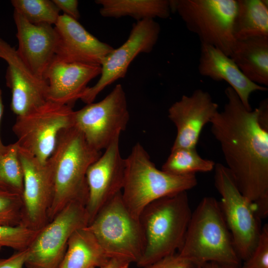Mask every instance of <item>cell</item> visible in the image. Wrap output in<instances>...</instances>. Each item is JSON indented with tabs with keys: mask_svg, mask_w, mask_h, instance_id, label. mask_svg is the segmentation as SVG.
<instances>
[{
	"mask_svg": "<svg viewBox=\"0 0 268 268\" xmlns=\"http://www.w3.org/2000/svg\"><path fill=\"white\" fill-rule=\"evenodd\" d=\"M85 206L80 201L70 202L38 231L28 248L26 268H60L71 235L89 224Z\"/></svg>",
	"mask_w": 268,
	"mask_h": 268,
	"instance_id": "obj_11",
	"label": "cell"
},
{
	"mask_svg": "<svg viewBox=\"0 0 268 268\" xmlns=\"http://www.w3.org/2000/svg\"><path fill=\"white\" fill-rule=\"evenodd\" d=\"M126 168L122 197L135 218L151 202L160 198L187 192L198 184L196 174L178 176L157 169L139 142L125 159Z\"/></svg>",
	"mask_w": 268,
	"mask_h": 268,
	"instance_id": "obj_5",
	"label": "cell"
},
{
	"mask_svg": "<svg viewBox=\"0 0 268 268\" xmlns=\"http://www.w3.org/2000/svg\"><path fill=\"white\" fill-rule=\"evenodd\" d=\"M60 10L64 14L78 20L80 13L78 8V1L76 0H52Z\"/></svg>",
	"mask_w": 268,
	"mask_h": 268,
	"instance_id": "obj_33",
	"label": "cell"
},
{
	"mask_svg": "<svg viewBox=\"0 0 268 268\" xmlns=\"http://www.w3.org/2000/svg\"><path fill=\"white\" fill-rule=\"evenodd\" d=\"M241 268H268V225L262 228L256 247L249 257L242 263Z\"/></svg>",
	"mask_w": 268,
	"mask_h": 268,
	"instance_id": "obj_30",
	"label": "cell"
},
{
	"mask_svg": "<svg viewBox=\"0 0 268 268\" xmlns=\"http://www.w3.org/2000/svg\"><path fill=\"white\" fill-rule=\"evenodd\" d=\"M178 253L201 267L213 262L224 268H241L242 262L219 202L215 198H203L192 212L183 244Z\"/></svg>",
	"mask_w": 268,
	"mask_h": 268,
	"instance_id": "obj_2",
	"label": "cell"
},
{
	"mask_svg": "<svg viewBox=\"0 0 268 268\" xmlns=\"http://www.w3.org/2000/svg\"><path fill=\"white\" fill-rule=\"evenodd\" d=\"M13 19L19 56L36 76L45 80V73L55 57L57 35L54 27L31 24L14 10Z\"/></svg>",
	"mask_w": 268,
	"mask_h": 268,
	"instance_id": "obj_18",
	"label": "cell"
},
{
	"mask_svg": "<svg viewBox=\"0 0 268 268\" xmlns=\"http://www.w3.org/2000/svg\"><path fill=\"white\" fill-rule=\"evenodd\" d=\"M142 268H201L178 253L163 257Z\"/></svg>",
	"mask_w": 268,
	"mask_h": 268,
	"instance_id": "obj_31",
	"label": "cell"
},
{
	"mask_svg": "<svg viewBox=\"0 0 268 268\" xmlns=\"http://www.w3.org/2000/svg\"><path fill=\"white\" fill-rule=\"evenodd\" d=\"M14 10L33 24L55 25L60 14V10L50 0H12Z\"/></svg>",
	"mask_w": 268,
	"mask_h": 268,
	"instance_id": "obj_27",
	"label": "cell"
},
{
	"mask_svg": "<svg viewBox=\"0 0 268 268\" xmlns=\"http://www.w3.org/2000/svg\"><path fill=\"white\" fill-rule=\"evenodd\" d=\"M3 113V104L2 102V91L1 89L0 88V123L2 117V115ZM5 146L2 142L0 135V152H2L4 147Z\"/></svg>",
	"mask_w": 268,
	"mask_h": 268,
	"instance_id": "obj_35",
	"label": "cell"
},
{
	"mask_svg": "<svg viewBox=\"0 0 268 268\" xmlns=\"http://www.w3.org/2000/svg\"><path fill=\"white\" fill-rule=\"evenodd\" d=\"M92 148L74 126L62 131L50 157L54 170L55 191L49 221L73 201L86 204L88 189L86 172L101 155Z\"/></svg>",
	"mask_w": 268,
	"mask_h": 268,
	"instance_id": "obj_3",
	"label": "cell"
},
{
	"mask_svg": "<svg viewBox=\"0 0 268 268\" xmlns=\"http://www.w3.org/2000/svg\"><path fill=\"white\" fill-rule=\"evenodd\" d=\"M130 119L126 94L117 84L102 100L74 111V127L93 149H105L125 131Z\"/></svg>",
	"mask_w": 268,
	"mask_h": 268,
	"instance_id": "obj_10",
	"label": "cell"
},
{
	"mask_svg": "<svg viewBox=\"0 0 268 268\" xmlns=\"http://www.w3.org/2000/svg\"><path fill=\"white\" fill-rule=\"evenodd\" d=\"M233 29L236 40L268 37V0H237Z\"/></svg>",
	"mask_w": 268,
	"mask_h": 268,
	"instance_id": "obj_24",
	"label": "cell"
},
{
	"mask_svg": "<svg viewBox=\"0 0 268 268\" xmlns=\"http://www.w3.org/2000/svg\"><path fill=\"white\" fill-rule=\"evenodd\" d=\"M201 268H224L220 265L213 262L206 263L201 266Z\"/></svg>",
	"mask_w": 268,
	"mask_h": 268,
	"instance_id": "obj_36",
	"label": "cell"
},
{
	"mask_svg": "<svg viewBox=\"0 0 268 268\" xmlns=\"http://www.w3.org/2000/svg\"><path fill=\"white\" fill-rule=\"evenodd\" d=\"M170 2L171 11L178 13L201 44L230 56L237 41L233 27L237 0H171Z\"/></svg>",
	"mask_w": 268,
	"mask_h": 268,
	"instance_id": "obj_7",
	"label": "cell"
},
{
	"mask_svg": "<svg viewBox=\"0 0 268 268\" xmlns=\"http://www.w3.org/2000/svg\"><path fill=\"white\" fill-rule=\"evenodd\" d=\"M198 70L202 76L227 82L249 110H252L249 102L251 94L257 91L268 90L266 87L248 79L229 56L210 45L201 44Z\"/></svg>",
	"mask_w": 268,
	"mask_h": 268,
	"instance_id": "obj_20",
	"label": "cell"
},
{
	"mask_svg": "<svg viewBox=\"0 0 268 268\" xmlns=\"http://www.w3.org/2000/svg\"><path fill=\"white\" fill-rule=\"evenodd\" d=\"M54 28L57 35L55 58L63 61L101 65L114 49L65 14L60 15Z\"/></svg>",
	"mask_w": 268,
	"mask_h": 268,
	"instance_id": "obj_17",
	"label": "cell"
},
{
	"mask_svg": "<svg viewBox=\"0 0 268 268\" xmlns=\"http://www.w3.org/2000/svg\"><path fill=\"white\" fill-rule=\"evenodd\" d=\"M218 105L207 91L195 90L182 96L168 109V116L177 129L171 150L196 148L201 131L218 111Z\"/></svg>",
	"mask_w": 268,
	"mask_h": 268,
	"instance_id": "obj_16",
	"label": "cell"
},
{
	"mask_svg": "<svg viewBox=\"0 0 268 268\" xmlns=\"http://www.w3.org/2000/svg\"><path fill=\"white\" fill-rule=\"evenodd\" d=\"M120 136L88 167L86 181L88 197L86 209L89 223L109 201L122 192L125 176V159L122 158Z\"/></svg>",
	"mask_w": 268,
	"mask_h": 268,
	"instance_id": "obj_14",
	"label": "cell"
},
{
	"mask_svg": "<svg viewBox=\"0 0 268 268\" xmlns=\"http://www.w3.org/2000/svg\"><path fill=\"white\" fill-rule=\"evenodd\" d=\"M95 268L92 267V268Z\"/></svg>",
	"mask_w": 268,
	"mask_h": 268,
	"instance_id": "obj_38",
	"label": "cell"
},
{
	"mask_svg": "<svg viewBox=\"0 0 268 268\" xmlns=\"http://www.w3.org/2000/svg\"><path fill=\"white\" fill-rule=\"evenodd\" d=\"M160 32V25L154 19H144L134 23L127 40L104 58L100 65L99 80L94 85L86 88L80 99L86 104L92 103L106 87L125 77L129 66L137 56L152 51Z\"/></svg>",
	"mask_w": 268,
	"mask_h": 268,
	"instance_id": "obj_12",
	"label": "cell"
},
{
	"mask_svg": "<svg viewBox=\"0 0 268 268\" xmlns=\"http://www.w3.org/2000/svg\"><path fill=\"white\" fill-rule=\"evenodd\" d=\"M192 212L187 192L168 196L148 204L139 216L144 249L137 266L142 268L179 252Z\"/></svg>",
	"mask_w": 268,
	"mask_h": 268,
	"instance_id": "obj_4",
	"label": "cell"
},
{
	"mask_svg": "<svg viewBox=\"0 0 268 268\" xmlns=\"http://www.w3.org/2000/svg\"><path fill=\"white\" fill-rule=\"evenodd\" d=\"M227 101L211 120V132L219 142L226 166L241 193L253 202L257 213L268 214V129L259 109L249 110L230 86Z\"/></svg>",
	"mask_w": 268,
	"mask_h": 268,
	"instance_id": "obj_1",
	"label": "cell"
},
{
	"mask_svg": "<svg viewBox=\"0 0 268 268\" xmlns=\"http://www.w3.org/2000/svg\"><path fill=\"white\" fill-rule=\"evenodd\" d=\"M28 255V249L16 251L7 258H0V268H23Z\"/></svg>",
	"mask_w": 268,
	"mask_h": 268,
	"instance_id": "obj_32",
	"label": "cell"
},
{
	"mask_svg": "<svg viewBox=\"0 0 268 268\" xmlns=\"http://www.w3.org/2000/svg\"><path fill=\"white\" fill-rule=\"evenodd\" d=\"M18 154L24 174L21 225L39 230L49 222L55 191L53 165L50 158L42 162L19 148Z\"/></svg>",
	"mask_w": 268,
	"mask_h": 268,
	"instance_id": "obj_13",
	"label": "cell"
},
{
	"mask_svg": "<svg viewBox=\"0 0 268 268\" xmlns=\"http://www.w3.org/2000/svg\"><path fill=\"white\" fill-rule=\"evenodd\" d=\"M86 228L109 258L136 264L141 258L144 249L141 226L125 205L122 192L101 208Z\"/></svg>",
	"mask_w": 268,
	"mask_h": 268,
	"instance_id": "obj_6",
	"label": "cell"
},
{
	"mask_svg": "<svg viewBox=\"0 0 268 268\" xmlns=\"http://www.w3.org/2000/svg\"><path fill=\"white\" fill-rule=\"evenodd\" d=\"M99 12L104 17L131 16L137 21L168 18L171 9L168 0H96Z\"/></svg>",
	"mask_w": 268,
	"mask_h": 268,
	"instance_id": "obj_23",
	"label": "cell"
},
{
	"mask_svg": "<svg viewBox=\"0 0 268 268\" xmlns=\"http://www.w3.org/2000/svg\"><path fill=\"white\" fill-rule=\"evenodd\" d=\"M131 263L125 259L112 257L100 268H128Z\"/></svg>",
	"mask_w": 268,
	"mask_h": 268,
	"instance_id": "obj_34",
	"label": "cell"
},
{
	"mask_svg": "<svg viewBox=\"0 0 268 268\" xmlns=\"http://www.w3.org/2000/svg\"><path fill=\"white\" fill-rule=\"evenodd\" d=\"M109 259L93 234L85 227L71 235L59 268H100Z\"/></svg>",
	"mask_w": 268,
	"mask_h": 268,
	"instance_id": "obj_22",
	"label": "cell"
},
{
	"mask_svg": "<svg viewBox=\"0 0 268 268\" xmlns=\"http://www.w3.org/2000/svg\"><path fill=\"white\" fill-rule=\"evenodd\" d=\"M215 164L212 160L202 158L196 148H181L171 150L161 170L171 174L184 176L211 171Z\"/></svg>",
	"mask_w": 268,
	"mask_h": 268,
	"instance_id": "obj_25",
	"label": "cell"
},
{
	"mask_svg": "<svg viewBox=\"0 0 268 268\" xmlns=\"http://www.w3.org/2000/svg\"><path fill=\"white\" fill-rule=\"evenodd\" d=\"M101 71L100 65L69 63L54 58L44 76L47 101L72 107Z\"/></svg>",
	"mask_w": 268,
	"mask_h": 268,
	"instance_id": "obj_19",
	"label": "cell"
},
{
	"mask_svg": "<svg viewBox=\"0 0 268 268\" xmlns=\"http://www.w3.org/2000/svg\"><path fill=\"white\" fill-rule=\"evenodd\" d=\"M0 188L22 195L24 174L16 142L0 152Z\"/></svg>",
	"mask_w": 268,
	"mask_h": 268,
	"instance_id": "obj_26",
	"label": "cell"
},
{
	"mask_svg": "<svg viewBox=\"0 0 268 268\" xmlns=\"http://www.w3.org/2000/svg\"><path fill=\"white\" fill-rule=\"evenodd\" d=\"M0 58L7 64L6 86L10 89L11 110L17 116L42 106L47 99V83L36 76L24 63L17 50L0 38Z\"/></svg>",
	"mask_w": 268,
	"mask_h": 268,
	"instance_id": "obj_15",
	"label": "cell"
},
{
	"mask_svg": "<svg viewBox=\"0 0 268 268\" xmlns=\"http://www.w3.org/2000/svg\"><path fill=\"white\" fill-rule=\"evenodd\" d=\"M1 247H0V250H1Z\"/></svg>",
	"mask_w": 268,
	"mask_h": 268,
	"instance_id": "obj_37",
	"label": "cell"
},
{
	"mask_svg": "<svg viewBox=\"0 0 268 268\" xmlns=\"http://www.w3.org/2000/svg\"><path fill=\"white\" fill-rule=\"evenodd\" d=\"M39 230L21 225L16 226L0 225V247H8L16 251L27 249Z\"/></svg>",
	"mask_w": 268,
	"mask_h": 268,
	"instance_id": "obj_29",
	"label": "cell"
},
{
	"mask_svg": "<svg viewBox=\"0 0 268 268\" xmlns=\"http://www.w3.org/2000/svg\"><path fill=\"white\" fill-rule=\"evenodd\" d=\"M229 57L248 79L268 86V37L237 40Z\"/></svg>",
	"mask_w": 268,
	"mask_h": 268,
	"instance_id": "obj_21",
	"label": "cell"
},
{
	"mask_svg": "<svg viewBox=\"0 0 268 268\" xmlns=\"http://www.w3.org/2000/svg\"><path fill=\"white\" fill-rule=\"evenodd\" d=\"M72 107L47 101L25 115L17 116L12 131L18 148L45 162L55 148L60 133L74 126Z\"/></svg>",
	"mask_w": 268,
	"mask_h": 268,
	"instance_id": "obj_9",
	"label": "cell"
},
{
	"mask_svg": "<svg viewBox=\"0 0 268 268\" xmlns=\"http://www.w3.org/2000/svg\"><path fill=\"white\" fill-rule=\"evenodd\" d=\"M22 208V195L0 188V225H21Z\"/></svg>",
	"mask_w": 268,
	"mask_h": 268,
	"instance_id": "obj_28",
	"label": "cell"
},
{
	"mask_svg": "<svg viewBox=\"0 0 268 268\" xmlns=\"http://www.w3.org/2000/svg\"><path fill=\"white\" fill-rule=\"evenodd\" d=\"M214 186L221 196L219 205L242 262L251 255L261 230L260 218L255 205L239 190L228 168L220 164L214 167Z\"/></svg>",
	"mask_w": 268,
	"mask_h": 268,
	"instance_id": "obj_8",
	"label": "cell"
}]
</instances>
